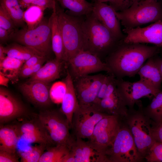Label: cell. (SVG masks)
Returning <instances> with one entry per match:
<instances>
[{
    "label": "cell",
    "mask_w": 162,
    "mask_h": 162,
    "mask_svg": "<svg viewBox=\"0 0 162 162\" xmlns=\"http://www.w3.org/2000/svg\"><path fill=\"white\" fill-rule=\"evenodd\" d=\"M56 0H35L31 5H36L47 8L52 9L55 6Z\"/></svg>",
    "instance_id": "obj_40"
},
{
    "label": "cell",
    "mask_w": 162,
    "mask_h": 162,
    "mask_svg": "<svg viewBox=\"0 0 162 162\" xmlns=\"http://www.w3.org/2000/svg\"><path fill=\"white\" fill-rule=\"evenodd\" d=\"M48 148L45 145L40 144L32 147L28 151L18 153L22 162H39L42 154Z\"/></svg>",
    "instance_id": "obj_32"
},
{
    "label": "cell",
    "mask_w": 162,
    "mask_h": 162,
    "mask_svg": "<svg viewBox=\"0 0 162 162\" xmlns=\"http://www.w3.org/2000/svg\"><path fill=\"white\" fill-rule=\"evenodd\" d=\"M56 7L64 44L63 61L67 62L70 58L83 50L82 25L85 16H76L68 14L64 12L56 1Z\"/></svg>",
    "instance_id": "obj_3"
},
{
    "label": "cell",
    "mask_w": 162,
    "mask_h": 162,
    "mask_svg": "<svg viewBox=\"0 0 162 162\" xmlns=\"http://www.w3.org/2000/svg\"><path fill=\"white\" fill-rule=\"evenodd\" d=\"M114 0H94V1H98L102 2H109L110 3L112 2Z\"/></svg>",
    "instance_id": "obj_46"
},
{
    "label": "cell",
    "mask_w": 162,
    "mask_h": 162,
    "mask_svg": "<svg viewBox=\"0 0 162 162\" xmlns=\"http://www.w3.org/2000/svg\"><path fill=\"white\" fill-rule=\"evenodd\" d=\"M68 147L67 162H98L96 152L83 139L73 136Z\"/></svg>",
    "instance_id": "obj_19"
},
{
    "label": "cell",
    "mask_w": 162,
    "mask_h": 162,
    "mask_svg": "<svg viewBox=\"0 0 162 162\" xmlns=\"http://www.w3.org/2000/svg\"><path fill=\"white\" fill-rule=\"evenodd\" d=\"M0 27L6 30L10 35L17 30L12 19L5 10L0 6Z\"/></svg>",
    "instance_id": "obj_34"
},
{
    "label": "cell",
    "mask_w": 162,
    "mask_h": 162,
    "mask_svg": "<svg viewBox=\"0 0 162 162\" xmlns=\"http://www.w3.org/2000/svg\"><path fill=\"white\" fill-rule=\"evenodd\" d=\"M20 88L25 97L35 105L46 107L52 103L49 83L37 80H28L21 84Z\"/></svg>",
    "instance_id": "obj_16"
},
{
    "label": "cell",
    "mask_w": 162,
    "mask_h": 162,
    "mask_svg": "<svg viewBox=\"0 0 162 162\" xmlns=\"http://www.w3.org/2000/svg\"><path fill=\"white\" fill-rule=\"evenodd\" d=\"M140 153L130 131L120 127L106 156L108 162H134Z\"/></svg>",
    "instance_id": "obj_8"
},
{
    "label": "cell",
    "mask_w": 162,
    "mask_h": 162,
    "mask_svg": "<svg viewBox=\"0 0 162 162\" xmlns=\"http://www.w3.org/2000/svg\"><path fill=\"white\" fill-rule=\"evenodd\" d=\"M126 34L123 40L126 43L151 44L162 48V20L146 27L123 30Z\"/></svg>",
    "instance_id": "obj_13"
},
{
    "label": "cell",
    "mask_w": 162,
    "mask_h": 162,
    "mask_svg": "<svg viewBox=\"0 0 162 162\" xmlns=\"http://www.w3.org/2000/svg\"><path fill=\"white\" fill-rule=\"evenodd\" d=\"M145 158L148 162H162V142L155 141Z\"/></svg>",
    "instance_id": "obj_35"
},
{
    "label": "cell",
    "mask_w": 162,
    "mask_h": 162,
    "mask_svg": "<svg viewBox=\"0 0 162 162\" xmlns=\"http://www.w3.org/2000/svg\"></svg>",
    "instance_id": "obj_48"
},
{
    "label": "cell",
    "mask_w": 162,
    "mask_h": 162,
    "mask_svg": "<svg viewBox=\"0 0 162 162\" xmlns=\"http://www.w3.org/2000/svg\"><path fill=\"white\" fill-rule=\"evenodd\" d=\"M4 51V47L2 45H0V61L3 60L6 56Z\"/></svg>",
    "instance_id": "obj_45"
},
{
    "label": "cell",
    "mask_w": 162,
    "mask_h": 162,
    "mask_svg": "<svg viewBox=\"0 0 162 162\" xmlns=\"http://www.w3.org/2000/svg\"><path fill=\"white\" fill-rule=\"evenodd\" d=\"M63 82L65 89L62 99L60 110L65 116L71 128L73 116L79 105L73 80L68 70Z\"/></svg>",
    "instance_id": "obj_21"
},
{
    "label": "cell",
    "mask_w": 162,
    "mask_h": 162,
    "mask_svg": "<svg viewBox=\"0 0 162 162\" xmlns=\"http://www.w3.org/2000/svg\"><path fill=\"white\" fill-rule=\"evenodd\" d=\"M82 26L83 50L97 56L102 60L120 41L112 35L92 12L84 16Z\"/></svg>",
    "instance_id": "obj_2"
},
{
    "label": "cell",
    "mask_w": 162,
    "mask_h": 162,
    "mask_svg": "<svg viewBox=\"0 0 162 162\" xmlns=\"http://www.w3.org/2000/svg\"><path fill=\"white\" fill-rule=\"evenodd\" d=\"M63 62L56 58L47 61L28 80H37L49 83L59 77Z\"/></svg>",
    "instance_id": "obj_23"
},
{
    "label": "cell",
    "mask_w": 162,
    "mask_h": 162,
    "mask_svg": "<svg viewBox=\"0 0 162 162\" xmlns=\"http://www.w3.org/2000/svg\"><path fill=\"white\" fill-rule=\"evenodd\" d=\"M147 110L157 123L162 122V91L154 97Z\"/></svg>",
    "instance_id": "obj_33"
},
{
    "label": "cell",
    "mask_w": 162,
    "mask_h": 162,
    "mask_svg": "<svg viewBox=\"0 0 162 162\" xmlns=\"http://www.w3.org/2000/svg\"><path fill=\"white\" fill-rule=\"evenodd\" d=\"M140 0H114L110 3L117 12H120L127 9L135 2Z\"/></svg>",
    "instance_id": "obj_36"
},
{
    "label": "cell",
    "mask_w": 162,
    "mask_h": 162,
    "mask_svg": "<svg viewBox=\"0 0 162 162\" xmlns=\"http://www.w3.org/2000/svg\"><path fill=\"white\" fill-rule=\"evenodd\" d=\"M154 60L159 70L162 79V59L158 58L154 59Z\"/></svg>",
    "instance_id": "obj_44"
},
{
    "label": "cell",
    "mask_w": 162,
    "mask_h": 162,
    "mask_svg": "<svg viewBox=\"0 0 162 162\" xmlns=\"http://www.w3.org/2000/svg\"><path fill=\"white\" fill-rule=\"evenodd\" d=\"M29 115L20 100L6 89L0 88V125Z\"/></svg>",
    "instance_id": "obj_15"
},
{
    "label": "cell",
    "mask_w": 162,
    "mask_h": 162,
    "mask_svg": "<svg viewBox=\"0 0 162 162\" xmlns=\"http://www.w3.org/2000/svg\"><path fill=\"white\" fill-rule=\"evenodd\" d=\"M152 134L155 141L162 142V122L157 123V125L152 128Z\"/></svg>",
    "instance_id": "obj_41"
},
{
    "label": "cell",
    "mask_w": 162,
    "mask_h": 162,
    "mask_svg": "<svg viewBox=\"0 0 162 162\" xmlns=\"http://www.w3.org/2000/svg\"><path fill=\"white\" fill-rule=\"evenodd\" d=\"M130 131L140 153L149 150L155 142L152 134V128L146 119L141 116L132 118L129 122Z\"/></svg>",
    "instance_id": "obj_17"
},
{
    "label": "cell",
    "mask_w": 162,
    "mask_h": 162,
    "mask_svg": "<svg viewBox=\"0 0 162 162\" xmlns=\"http://www.w3.org/2000/svg\"><path fill=\"white\" fill-rule=\"evenodd\" d=\"M116 16L125 29H131L162 20V4L158 1L140 0L128 9L116 11Z\"/></svg>",
    "instance_id": "obj_4"
},
{
    "label": "cell",
    "mask_w": 162,
    "mask_h": 162,
    "mask_svg": "<svg viewBox=\"0 0 162 162\" xmlns=\"http://www.w3.org/2000/svg\"><path fill=\"white\" fill-rule=\"evenodd\" d=\"M37 116L55 146H68L73 136L67 118L60 110H45Z\"/></svg>",
    "instance_id": "obj_7"
},
{
    "label": "cell",
    "mask_w": 162,
    "mask_h": 162,
    "mask_svg": "<svg viewBox=\"0 0 162 162\" xmlns=\"http://www.w3.org/2000/svg\"><path fill=\"white\" fill-rule=\"evenodd\" d=\"M51 16V40L52 51L57 60L64 62V46L62 34L56 13V5L52 9Z\"/></svg>",
    "instance_id": "obj_24"
},
{
    "label": "cell",
    "mask_w": 162,
    "mask_h": 162,
    "mask_svg": "<svg viewBox=\"0 0 162 162\" xmlns=\"http://www.w3.org/2000/svg\"><path fill=\"white\" fill-rule=\"evenodd\" d=\"M18 154L11 153L7 151L0 150V162H19Z\"/></svg>",
    "instance_id": "obj_38"
},
{
    "label": "cell",
    "mask_w": 162,
    "mask_h": 162,
    "mask_svg": "<svg viewBox=\"0 0 162 162\" xmlns=\"http://www.w3.org/2000/svg\"><path fill=\"white\" fill-rule=\"evenodd\" d=\"M25 62L7 56L0 61V74L13 82L17 81Z\"/></svg>",
    "instance_id": "obj_28"
},
{
    "label": "cell",
    "mask_w": 162,
    "mask_h": 162,
    "mask_svg": "<svg viewBox=\"0 0 162 162\" xmlns=\"http://www.w3.org/2000/svg\"><path fill=\"white\" fill-rule=\"evenodd\" d=\"M118 116L108 115L103 118L96 125L87 141L96 152L98 162H107L106 152L120 127Z\"/></svg>",
    "instance_id": "obj_6"
},
{
    "label": "cell",
    "mask_w": 162,
    "mask_h": 162,
    "mask_svg": "<svg viewBox=\"0 0 162 162\" xmlns=\"http://www.w3.org/2000/svg\"><path fill=\"white\" fill-rule=\"evenodd\" d=\"M69 151L68 146L65 145L49 147L42 154L39 162H63Z\"/></svg>",
    "instance_id": "obj_31"
},
{
    "label": "cell",
    "mask_w": 162,
    "mask_h": 162,
    "mask_svg": "<svg viewBox=\"0 0 162 162\" xmlns=\"http://www.w3.org/2000/svg\"><path fill=\"white\" fill-rule=\"evenodd\" d=\"M0 4L11 17L16 27L24 26V11L18 0H0Z\"/></svg>",
    "instance_id": "obj_29"
},
{
    "label": "cell",
    "mask_w": 162,
    "mask_h": 162,
    "mask_svg": "<svg viewBox=\"0 0 162 162\" xmlns=\"http://www.w3.org/2000/svg\"><path fill=\"white\" fill-rule=\"evenodd\" d=\"M63 8L69 10L67 13L70 15L86 16L92 12L93 3L86 0H56Z\"/></svg>",
    "instance_id": "obj_26"
},
{
    "label": "cell",
    "mask_w": 162,
    "mask_h": 162,
    "mask_svg": "<svg viewBox=\"0 0 162 162\" xmlns=\"http://www.w3.org/2000/svg\"><path fill=\"white\" fill-rule=\"evenodd\" d=\"M160 47L140 43L118 42L105 58L109 74L116 78L132 77L137 73L144 62L160 52Z\"/></svg>",
    "instance_id": "obj_1"
},
{
    "label": "cell",
    "mask_w": 162,
    "mask_h": 162,
    "mask_svg": "<svg viewBox=\"0 0 162 162\" xmlns=\"http://www.w3.org/2000/svg\"><path fill=\"white\" fill-rule=\"evenodd\" d=\"M51 16L43 19L36 27L28 29L26 27L17 30L10 36L18 43L32 47L45 56L52 50L51 40Z\"/></svg>",
    "instance_id": "obj_5"
},
{
    "label": "cell",
    "mask_w": 162,
    "mask_h": 162,
    "mask_svg": "<svg viewBox=\"0 0 162 162\" xmlns=\"http://www.w3.org/2000/svg\"><path fill=\"white\" fill-rule=\"evenodd\" d=\"M106 75L84 76L73 80L79 106H91L95 101Z\"/></svg>",
    "instance_id": "obj_12"
},
{
    "label": "cell",
    "mask_w": 162,
    "mask_h": 162,
    "mask_svg": "<svg viewBox=\"0 0 162 162\" xmlns=\"http://www.w3.org/2000/svg\"><path fill=\"white\" fill-rule=\"evenodd\" d=\"M46 9L36 5H31L24 11L23 18L28 29L37 27L44 19V12Z\"/></svg>",
    "instance_id": "obj_30"
},
{
    "label": "cell",
    "mask_w": 162,
    "mask_h": 162,
    "mask_svg": "<svg viewBox=\"0 0 162 162\" xmlns=\"http://www.w3.org/2000/svg\"><path fill=\"white\" fill-rule=\"evenodd\" d=\"M117 87L126 105L131 107L141 98L154 97L161 91L140 80L131 82L117 79Z\"/></svg>",
    "instance_id": "obj_14"
},
{
    "label": "cell",
    "mask_w": 162,
    "mask_h": 162,
    "mask_svg": "<svg viewBox=\"0 0 162 162\" xmlns=\"http://www.w3.org/2000/svg\"><path fill=\"white\" fill-rule=\"evenodd\" d=\"M22 8H27L31 5L35 0H18Z\"/></svg>",
    "instance_id": "obj_43"
},
{
    "label": "cell",
    "mask_w": 162,
    "mask_h": 162,
    "mask_svg": "<svg viewBox=\"0 0 162 162\" xmlns=\"http://www.w3.org/2000/svg\"><path fill=\"white\" fill-rule=\"evenodd\" d=\"M116 11L110 5L94 1L92 13L98 20L118 40H123L125 36L121 29L120 21L117 18Z\"/></svg>",
    "instance_id": "obj_18"
},
{
    "label": "cell",
    "mask_w": 162,
    "mask_h": 162,
    "mask_svg": "<svg viewBox=\"0 0 162 162\" xmlns=\"http://www.w3.org/2000/svg\"><path fill=\"white\" fill-rule=\"evenodd\" d=\"M108 115L98 111L92 106H78L73 117L70 128L73 131L72 135L75 137L89 140L96 125Z\"/></svg>",
    "instance_id": "obj_10"
},
{
    "label": "cell",
    "mask_w": 162,
    "mask_h": 162,
    "mask_svg": "<svg viewBox=\"0 0 162 162\" xmlns=\"http://www.w3.org/2000/svg\"><path fill=\"white\" fill-rule=\"evenodd\" d=\"M20 139L12 125H0V150L16 153L17 145Z\"/></svg>",
    "instance_id": "obj_25"
},
{
    "label": "cell",
    "mask_w": 162,
    "mask_h": 162,
    "mask_svg": "<svg viewBox=\"0 0 162 162\" xmlns=\"http://www.w3.org/2000/svg\"><path fill=\"white\" fill-rule=\"evenodd\" d=\"M45 56L38 55L34 56L25 62L22 68L34 66L40 62H45Z\"/></svg>",
    "instance_id": "obj_39"
},
{
    "label": "cell",
    "mask_w": 162,
    "mask_h": 162,
    "mask_svg": "<svg viewBox=\"0 0 162 162\" xmlns=\"http://www.w3.org/2000/svg\"><path fill=\"white\" fill-rule=\"evenodd\" d=\"M145 0L150 1H158V0Z\"/></svg>",
    "instance_id": "obj_47"
},
{
    "label": "cell",
    "mask_w": 162,
    "mask_h": 162,
    "mask_svg": "<svg viewBox=\"0 0 162 162\" xmlns=\"http://www.w3.org/2000/svg\"></svg>",
    "instance_id": "obj_49"
},
{
    "label": "cell",
    "mask_w": 162,
    "mask_h": 162,
    "mask_svg": "<svg viewBox=\"0 0 162 162\" xmlns=\"http://www.w3.org/2000/svg\"><path fill=\"white\" fill-rule=\"evenodd\" d=\"M68 71L73 80L90 74L101 71L109 74L110 70L105 62L97 56L89 52L82 50L67 62Z\"/></svg>",
    "instance_id": "obj_11"
},
{
    "label": "cell",
    "mask_w": 162,
    "mask_h": 162,
    "mask_svg": "<svg viewBox=\"0 0 162 162\" xmlns=\"http://www.w3.org/2000/svg\"><path fill=\"white\" fill-rule=\"evenodd\" d=\"M153 57L147 60L140 68L137 74L140 76V80L155 88L161 90L162 79Z\"/></svg>",
    "instance_id": "obj_22"
},
{
    "label": "cell",
    "mask_w": 162,
    "mask_h": 162,
    "mask_svg": "<svg viewBox=\"0 0 162 162\" xmlns=\"http://www.w3.org/2000/svg\"><path fill=\"white\" fill-rule=\"evenodd\" d=\"M126 105L117 87V89L110 96L93 104L91 106L98 111L118 116L126 113Z\"/></svg>",
    "instance_id": "obj_20"
},
{
    "label": "cell",
    "mask_w": 162,
    "mask_h": 162,
    "mask_svg": "<svg viewBox=\"0 0 162 162\" xmlns=\"http://www.w3.org/2000/svg\"><path fill=\"white\" fill-rule=\"evenodd\" d=\"M10 38V35L8 32L5 29L0 27V41L1 43H4Z\"/></svg>",
    "instance_id": "obj_42"
},
{
    "label": "cell",
    "mask_w": 162,
    "mask_h": 162,
    "mask_svg": "<svg viewBox=\"0 0 162 162\" xmlns=\"http://www.w3.org/2000/svg\"><path fill=\"white\" fill-rule=\"evenodd\" d=\"M4 53L8 57L25 61L36 55L46 56L31 47L14 43L4 47Z\"/></svg>",
    "instance_id": "obj_27"
},
{
    "label": "cell",
    "mask_w": 162,
    "mask_h": 162,
    "mask_svg": "<svg viewBox=\"0 0 162 162\" xmlns=\"http://www.w3.org/2000/svg\"><path fill=\"white\" fill-rule=\"evenodd\" d=\"M13 125L20 139L30 143L42 144L48 148L55 146L37 115L17 119Z\"/></svg>",
    "instance_id": "obj_9"
},
{
    "label": "cell",
    "mask_w": 162,
    "mask_h": 162,
    "mask_svg": "<svg viewBox=\"0 0 162 162\" xmlns=\"http://www.w3.org/2000/svg\"><path fill=\"white\" fill-rule=\"evenodd\" d=\"M44 62H41L34 66L22 68L20 73L19 77H31L39 70L43 66Z\"/></svg>",
    "instance_id": "obj_37"
}]
</instances>
